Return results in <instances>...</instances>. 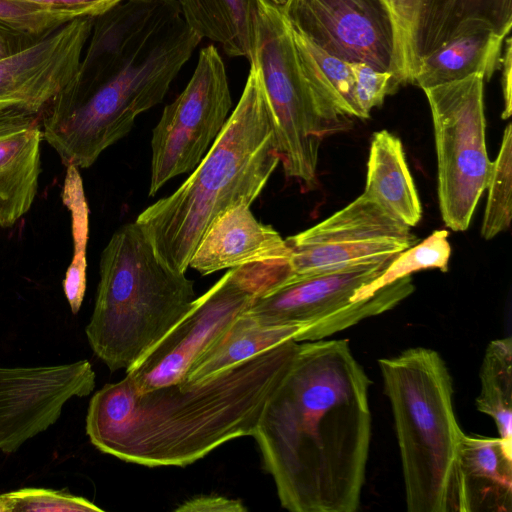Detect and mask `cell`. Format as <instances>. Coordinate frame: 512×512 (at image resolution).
<instances>
[{
    "label": "cell",
    "mask_w": 512,
    "mask_h": 512,
    "mask_svg": "<svg viewBox=\"0 0 512 512\" xmlns=\"http://www.w3.org/2000/svg\"><path fill=\"white\" fill-rule=\"evenodd\" d=\"M268 1L279 8H283L289 0H268Z\"/></svg>",
    "instance_id": "8d00e7d4"
},
{
    "label": "cell",
    "mask_w": 512,
    "mask_h": 512,
    "mask_svg": "<svg viewBox=\"0 0 512 512\" xmlns=\"http://www.w3.org/2000/svg\"><path fill=\"white\" fill-rule=\"evenodd\" d=\"M176 512H244L247 508L239 499L219 495L192 497L175 508Z\"/></svg>",
    "instance_id": "1f68e13d"
},
{
    "label": "cell",
    "mask_w": 512,
    "mask_h": 512,
    "mask_svg": "<svg viewBox=\"0 0 512 512\" xmlns=\"http://www.w3.org/2000/svg\"><path fill=\"white\" fill-rule=\"evenodd\" d=\"M483 88V75L472 74L423 89L434 127L439 208L453 231L468 229L490 174Z\"/></svg>",
    "instance_id": "30bf717a"
},
{
    "label": "cell",
    "mask_w": 512,
    "mask_h": 512,
    "mask_svg": "<svg viewBox=\"0 0 512 512\" xmlns=\"http://www.w3.org/2000/svg\"><path fill=\"white\" fill-rule=\"evenodd\" d=\"M458 475L460 512H511L512 445L464 435Z\"/></svg>",
    "instance_id": "e0dca14e"
},
{
    "label": "cell",
    "mask_w": 512,
    "mask_h": 512,
    "mask_svg": "<svg viewBox=\"0 0 512 512\" xmlns=\"http://www.w3.org/2000/svg\"><path fill=\"white\" fill-rule=\"evenodd\" d=\"M28 2L52 6L56 8L74 9L87 13L90 17L96 18L123 0H25Z\"/></svg>",
    "instance_id": "d6a6232c"
},
{
    "label": "cell",
    "mask_w": 512,
    "mask_h": 512,
    "mask_svg": "<svg viewBox=\"0 0 512 512\" xmlns=\"http://www.w3.org/2000/svg\"><path fill=\"white\" fill-rule=\"evenodd\" d=\"M400 451L409 512H460L459 454L464 438L453 382L435 350L414 347L378 360Z\"/></svg>",
    "instance_id": "8992f818"
},
{
    "label": "cell",
    "mask_w": 512,
    "mask_h": 512,
    "mask_svg": "<svg viewBox=\"0 0 512 512\" xmlns=\"http://www.w3.org/2000/svg\"><path fill=\"white\" fill-rule=\"evenodd\" d=\"M291 30L304 79L323 119L336 133L346 129L348 116L366 119L355 98L350 62L329 54L294 28Z\"/></svg>",
    "instance_id": "d6986e66"
},
{
    "label": "cell",
    "mask_w": 512,
    "mask_h": 512,
    "mask_svg": "<svg viewBox=\"0 0 512 512\" xmlns=\"http://www.w3.org/2000/svg\"><path fill=\"white\" fill-rule=\"evenodd\" d=\"M232 107L226 68L214 45L201 49L184 90L166 105L153 129L149 196L191 173L222 131Z\"/></svg>",
    "instance_id": "8fae6325"
},
{
    "label": "cell",
    "mask_w": 512,
    "mask_h": 512,
    "mask_svg": "<svg viewBox=\"0 0 512 512\" xmlns=\"http://www.w3.org/2000/svg\"><path fill=\"white\" fill-rule=\"evenodd\" d=\"M0 512H11L10 505L3 494H0Z\"/></svg>",
    "instance_id": "d590c367"
},
{
    "label": "cell",
    "mask_w": 512,
    "mask_h": 512,
    "mask_svg": "<svg viewBox=\"0 0 512 512\" xmlns=\"http://www.w3.org/2000/svg\"><path fill=\"white\" fill-rule=\"evenodd\" d=\"M477 410L490 416L499 437L512 445V341L511 337L491 341L480 367Z\"/></svg>",
    "instance_id": "cb8c5ba5"
},
{
    "label": "cell",
    "mask_w": 512,
    "mask_h": 512,
    "mask_svg": "<svg viewBox=\"0 0 512 512\" xmlns=\"http://www.w3.org/2000/svg\"><path fill=\"white\" fill-rule=\"evenodd\" d=\"M256 64L271 109L280 163L303 192L317 184L322 140L336 132L323 119L304 79L289 22L281 8L258 0Z\"/></svg>",
    "instance_id": "52a82bcc"
},
{
    "label": "cell",
    "mask_w": 512,
    "mask_h": 512,
    "mask_svg": "<svg viewBox=\"0 0 512 512\" xmlns=\"http://www.w3.org/2000/svg\"><path fill=\"white\" fill-rule=\"evenodd\" d=\"M285 240L290 250L292 277L385 260L418 243L410 226L364 193L318 224Z\"/></svg>",
    "instance_id": "7c38bea8"
},
{
    "label": "cell",
    "mask_w": 512,
    "mask_h": 512,
    "mask_svg": "<svg viewBox=\"0 0 512 512\" xmlns=\"http://www.w3.org/2000/svg\"><path fill=\"white\" fill-rule=\"evenodd\" d=\"M302 330L300 325L262 324L243 312L193 362L183 380L202 379L282 342L296 341Z\"/></svg>",
    "instance_id": "603a6c76"
},
{
    "label": "cell",
    "mask_w": 512,
    "mask_h": 512,
    "mask_svg": "<svg viewBox=\"0 0 512 512\" xmlns=\"http://www.w3.org/2000/svg\"><path fill=\"white\" fill-rule=\"evenodd\" d=\"M299 342H282L202 379L146 392L122 379L91 398L86 434L99 451L146 467H185L233 439L253 436Z\"/></svg>",
    "instance_id": "3957f363"
},
{
    "label": "cell",
    "mask_w": 512,
    "mask_h": 512,
    "mask_svg": "<svg viewBox=\"0 0 512 512\" xmlns=\"http://www.w3.org/2000/svg\"><path fill=\"white\" fill-rule=\"evenodd\" d=\"M447 230H436L420 243L398 254L384 272L358 292L360 300L375 295L382 288L395 281L425 269L448 270L451 246Z\"/></svg>",
    "instance_id": "484cf974"
},
{
    "label": "cell",
    "mask_w": 512,
    "mask_h": 512,
    "mask_svg": "<svg viewBox=\"0 0 512 512\" xmlns=\"http://www.w3.org/2000/svg\"><path fill=\"white\" fill-rule=\"evenodd\" d=\"M279 163L271 109L251 62L240 99L204 158L175 192L135 222L160 260L185 273L210 225L233 206H251Z\"/></svg>",
    "instance_id": "277c9868"
},
{
    "label": "cell",
    "mask_w": 512,
    "mask_h": 512,
    "mask_svg": "<svg viewBox=\"0 0 512 512\" xmlns=\"http://www.w3.org/2000/svg\"><path fill=\"white\" fill-rule=\"evenodd\" d=\"M85 17L90 16L80 10L56 8L25 0H0V26L32 40L42 39L63 25Z\"/></svg>",
    "instance_id": "83f0119b"
},
{
    "label": "cell",
    "mask_w": 512,
    "mask_h": 512,
    "mask_svg": "<svg viewBox=\"0 0 512 512\" xmlns=\"http://www.w3.org/2000/svg\"><path fill=\"white\" fill-rule=\"evenodd\" d=\"M41 117L0 121V227L15 225L31 209L41 173Z\"/></svg>",
    "instance_id": "2e32d148"
},
{
    "label": "cell",
    "mask_w": 512,
    "mask_h": 512,
    "mask_svg": "<svg viewBox=\"0 0 512 512\" xmlns=\"http://www.w3.org/2000/svg\"><path fill=\"white\" fill-rule=\"evenodd\" d=\"M354 78V93L362 112L370 117L373 108L381 106L387 95L399 88L393 73L381 71L365 62H350Z\"/></svg>",
    "instance_id": "4dcf8cb0"
},
{
    "label": "cell",
    "mask_w": 512,
    "mask_h": 512,
    "mask_svg": "<svg viewBox=\"0 0 512 512\" xmlns=\"http://www.w3.org/2000/svg\"><path fill=\"white\" fill-rule=\"evenodd\" d=\"M289 262H255L229 269L196 297L185 316L126 371L123 379L140 393L183 380L193 362L254 299L291 278Z\"/></svg>",
    "instance_id": "ba28073f"
},
{
    "label": "cell",
    "mask_w": 512,
    "mask_h": 512,
    "mask_svg": "<svg viewBox=\"0 0 512 512\" xmlns=\"http://www.w3.org/2000/svg\"><path fill=\"white\" fill-rule=\"evenodd\" d=\"M11 512H103L88 499L50 488H20L3 493Z\"/></svg>",
    "instance_id": "f1b7e54d"
},
{
    "label": "cell",
    "mask_w": 512,
    "mask_h": 512,
    "mask_svg": "<svg viewBox=\"0 0 512 512\" xmlns=\"http://www.w3.org/2000/svg\"><path fill=\"white\" fill-rule=\"evenodd\" d=\"M61 198L71 215L73 255L63 280V291L71 312L77 314L86 291V249L89 234V209L79 168L66 166Z\"/></svg>",
    "instance_id": "d4e9b609"
},
{
    "label": "cell",
    "mask_w": 512,
    "mask_h": 512,
    "mask_svg": "<svg viewBox=\"0 0 512 512\" xmlns=\"http://www.w3.org/2000/svg\"><path fill=\"white\" fill-rule=\"evenodd\" d=\"M37 40L16 34L0 26V61L12 56Z\"/></svg>",
    "instance_id": "e575fe53"
},
{
    "label": "cell",
    "mask_w": 512,
    "mask_h": 512,
    "mask_svg": "<svg viewBox=\"0 0 512 512\" xmlns=\"http://www.w3.org/2000/svg\"><path fill=\"white\" fill-rule=\"evenodd\" d=\"M397 29V72L400 85L413 83V35L419 0H388Z\"/></svg>",
    "instance_id": "f546056e"
},
{
    "label": "cell",
    "mask_w": 512,
    "mask_h": 512,
    "mask_svg": "<svg viewBox=\"0 0 512 512\" xmlns=\"http://www.w3.org/2000/svg\"><path fill=\"white\" fill-rule=\"evenodd\" d=\"M89 40L75 79L41 117L44 140L79 169L163 101L202 39L176 0H126L95 18Z\"/></svg>",
    "instance_id": "7a4b0ae2"
},
{
    "label": "cell",
    "mask_w": 512,
    "mask_h": 512,
    "mask_svg": "<svg viewBox=\"0 0 512 512\" xmlns=\"http://www.w3.org/2000/svg\"><path fill=\"white\" fill-rule=\"evenodd\" d=\"M95 18H77L0 61V121L42 117L76 77Z\"/></svg>",
    "instance_id": "5bb4252c"
},
{
    "label": "cell",
    "mask_w": 512,
    "mask_h": 512,
    "mask_svg": "<svg viewBox=\"0 0 512 512\" xmlns=\"http://www.w3.org/2000/svg\"><path fill=\"white\" fill-rule=\"evenodd\" d=\"M363 193L410 227L421 219V203L402 143L387 130L372 137Z\"/></svg>",
    "instance_id": "ffe728a7"
},
{
    "label": "cell",
    "mask_w": 512,
    "mask_h": 512,
    "mask_svg": "<svg viewBox=\"0 0 512 512\" xmlns=\"http://www.w3.org/2000/svg\"><path fill=\"white\" fill-rule=\"evenodd\" d=\"M487 202L481 227V235L489 240L507 230L512 214V127L504 130L500 150L491 163L487 180Z\"/></svg>",
    "instance_id": "4316f807"
},
{
    "label": "cell",
    "mask_w": 512,
    "mask_h": 512,
    "mask_svg": "<svg viewBox=\"0 0 512 512\" xmlns=\"http://www.w3.org/2000/svg\"><path fill=\"white\" fill-rule=\"evenodd\" d=\"M505 41L504 54L500 57V67L502 68V91L504 99V109L501 114L502 119H507L511 116V88H512V45L511 38L508 37Z\"/></svg>",
    "instance_id": "836d02e7"
},
{
    "label": "cell",
    "mask_w": 512,
    "mask_h": 512,
    "mask_svg": "<svg viewBox=\"0 0 512 512\" xmlns=\"http://www.w3.org/2000/svg\"><path fill=\"white\" fill-rule=\"evenodd\" d=\"M290 261L286 240L258 221L250 206L239 204L222 213L197 246L189 267L203 276L241 265Z\"/></svg>",
    "instance_id": "9a60e30c"
},
{
    "label": "cell",
    "mask_w": 512,
    "mask_h": 512,
    "mask_svg": "<svg viewBox=\"0 0 512 512\" xmlns=\"http://www.w3.org/2000/svg\"><path fill=\"white\" fill-rule=\"evenodd\" d=\"M505 35L489 30L459 35L418 60L413 83L422 89L481 74L490 80L500 68Z\"/></svg>",
    "instance_id": "44dd1931"
},
{
    "label": "cell",
    "mask_w": 512,
    "mask_h": 512,
    "mask_svg": "<svg viewBox=\"0 0 512 512\" xmlns=\"http://www.w3.org/2000/svg\"><path fill=\"white\" fill-rule=\"evenodd\" d=\"M99 276L85 333L111 372L131 368L196 299L194 282L160 260L135 221L111 236L101 253Z\"/></svg>",
    "instance_id": "5b68a950"
},
{
    "label": "cell",
    "mask_w": 512,
    "mask_h": 512,
    "mask_svg": "<svg viewBox=\"0 0 512 512\" xmlns=\"http://www.w3.org/2000/svg\"><path fill=\"white\" fill-rule=\"evenodd\" d=\"M189 28L231 57L255 56L258 0H176Z\"/></svg>",
    "instance_id": "7402d4cb"
},
{
    "label": "cell",
    "mask_w": 512,
    "mask_h": 512,
    "mask_svg": "<svg viewBox=\"0 0 512 512\" xmlns=\"http://www.w3.org/2000/svg\"><path fill=\"white\" fill-rule=\"evenodd\" d=\"M281 9L292 28L329 54L396 80L397 29L388 0H289Z\"/></svg>",
    "instance_id": "4fadbf2b"
},
{
    "label": "cell",
    "mask_w": 512,
    "mask_h": 512,
    "mask_svg": "<svg viewBox=\"0 0 512 512\" xmlns=\"http://www.w3.org/2000/svg\"><path fill=\"white\" fill-rule=\"evenodd\" d=\"M511 26L512 0H419L413 35L415 70L420 58L459 35L489 30L506 36Z\"/></svg>",
    "instance_id": "ac0fdd59"
},
{
    "label": "cell",
    "mask_w": 512,
    "mask_h": 512,
    "mask_svg": "<svg viewBox=\"0 0 512 512\" xmlns=\"http://www.w3.org/2000/svg\"><path fill=\"white\" fill-rule=\"evenodd\" d=\"M395 257L329 273L292 277L254 299L244 312L266 325L302 326L297 342L322 340L393 309L414 291L411 277L407 276L370 298L359 299L360 288L379 277Z\"/></svg>",
    "instance_id": "9c48e42d"
},
{
    "label": "cell",
    "mask_w": 512,
    "mask_h": 512,
    "mask_svg": "<svg viewBox=\"0 0 512 512\" xmlns=\"http://www.w3.org/2000/svg\"><path fill=\"white\" fill-rule=\"evenodd\" d=\"M370 384L348 340L299 342L253 434L283 508L358 510L371 440Z\"/></svg>",
    "instance_id": "6da1fadb"
}]
</instances>
